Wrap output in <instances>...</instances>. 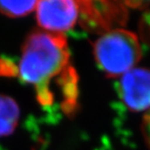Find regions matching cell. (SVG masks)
<instances>
[{
  "mask_svg": "<svg viewBox=\"0 0 150 150\" xmlns=\"http://www.w3.org/2000/svg\"><path fill=\"white\" fill-rule=\"evenodd\" d=\"M69 65L70 52L63 34L35 30L24 42L16 75L35 86L40 104L49 106L53 101L50 81Z\"/></svg>",
  "mask_w": 150,
  "mask_h": 150,
  "instance_id": "6da1fadb",
  "label": "cell"
},
{
  "mask_svg": "<svg viewBox=\"0 0 150 150\" xmlns=\"http://www.w3.org/2000/svg\"><path fill=\"white\" fill-rule=\"evenodd\" d=\"M94 58L108 78L121 77L140 61L142 50L130 31L116 29L101 35L93 44Z\"/></svg>",
  "mask_w": 150,
  "mask_h": 150,
  "instance_id": "7a4b0ae2",
  "label": "cell"
},
{
  "mask_svg": "<svg viewBox=\"0 0 150 150\" xmlns=\"http://www.w3.org/2000/svg\"><path fill=\"white\" fill-rule=\"evenodd\" d=\"M80 24L83 29L94 34H106L120 29L127 21V12L123 2L77 1Z\"/></svg>",
  "mask_w": 150,
  "mask_h": 150,
  "instance_id": "3957f363",
  "label": "cell"
},
{
  "mask_svg": "<svg viewBox=\"0 0 150 150\" xmlns=\"http://www.w3.org/2000/svg\"><path fill=\"white\" fill-rule=\"evenodd\" d=\"M79 17L77 1L51 0L38 1L36 19L39 26L50 33L62 34L71 29Z\"/></svg>",
  "mask_w": 150,
  "mask_h": 150,
  "instance_id": "277c9868",
  "label": "cell"
},
{
  "mask_svg": "<svg viewBox=\"0 0 150 150\" xmlns=\"http://www.w3.org/2000/svg\"><path fill=\"white\" fill-rule=\"evenodd\" d=\"M117 91L128 110H150V70L134 68L127 71L121 76Z\"/></svg>",
  "mask_w": 150,
  "mask_h": 150,
  "instance_id": "5b68a950",
  "label": "cell"
},
{
  "mask_svg": "<svg viewBox=\"0 0 150 150\" xmlns=\"http://www.w3.org/2000/svg\"><path fill=\"white\" fill-rule=\"evenodd\" d=\"M59 86L62 94V107L64 112L71 115L76 110L79 94L77 73L71 64L60 74Z\"/></svg>",
  "mask_w": 150,
  "mask_h": 150,
  "instance_id": "8992f818",
  "label": "cell"
},
{
  "mask_svg": "<svg viewBox=\"0 0 150 150\" xmlns=\"http://www.w3.org/2000/svg\"><path fill=\"white\" fill-rule=\"evenodd\" d=\"M38 1H1L0 13L8 17L25 16L36 8Z\"/></svg>",
  "mask_w": 150,
  "mask_h": 150,
  "instance_id": "52a82bcc",
  "label": "cell"
},
{
  "mask_svg": "<svg viewBox=\"0 0 150 150\" xmlns=\"http://www.w3.org/2000/svg\"><path fill=\"white\" fill-rule=\"evenodd\" d=\"M0 117L15 123L18 122L20 117L19 107L15 100L3 94H0Z\"/></svg>",
  "mask_w": 150,
  "mask_h": 150,
  "instance_id": "ba28073f",
  "label": "cell"
},
{
  "mask_svg": "<svg viewBox=\"0 0 150 150\" xmlns=\"http://www.w3.org/2000/svg\"><path fill=\"white\" fill-rule=\"evenodd\" d=\"M17 123L10 121L3 117H0V137L11 135L16 129Z\"/></svg>",
  "mask_w": 150,
  "mask_h": 150,
  "instance_id": "9c48e42d",
  "label": "cell"
},
{
  "mask_svg": "<svg viewBox=\"0 0 150 150\" xmlns=\"http://www.w3.org/2000/svg\"><path fill=\"white\" fill-rule=\"evenodd\" d=\"M143 132L146 141L150 147V110L146 114L143 120Z\"/></svg>",
  "mask_w": 150,
  "mask_h": 150,
  "instance_id": "30bf717a",
  "label": "cell"
}]
</instances>
